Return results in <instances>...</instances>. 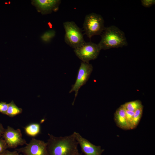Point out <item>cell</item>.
Returning <instances> with one entry per match:
<instances>
[{
    "mask_svg": "<svg viewBox=\"0 0 155 155\" xmlns=\"http://www.w3.org/2000/svg\"><path fill=\"white\" fill-rule=\"evenodd\" d=\"M48 135L49 138L46 143L49 155H75L78 152V144L73 133L64 137Z\"/></svg>",
    "mask_w": 155,
    "mask_h": 155,
    "instance_id": "1",
    "label": "cell"
},
{
    "mask_svg": "<svg viewBox=\"0 0 155 155\" xmlns=\"http://www.w3.org/2000/svg\"><path fill=\"white\" fill-rule=\"evenodd\" d=\"M100 35L98 44L101 50L122 47L128 44L124 32L115 26L105 27Z\"/></svg>",
    "mask_w": 155,
    "mask_h": 155,
    "instance_id": "2",
    "label": "cell"
},
{
    "mask_svg": "<svg viewBox=\"0 0 155 155\" xmlns=\"http://www.w3.org/2000/svg\"><path fill=\"white\" fill-rule=\"evenodd\" d=\"M104 21L100 15L92 13L86 15L83 24L85 34L90 39L93 36L101 35L104 29Z\"/></svg>",
    "mask_w": 155,
    "mask_h": 155,
    "instance_id": "3",
    "label": "cell"
},
{
    "mask_svg": "<svg viewBox=\"0 0 155 155\" xmlns=\"http://www.w3.org/2000/svg\"><path fill=\"white\" fill-rule=\"evenodd\" d=\"M63 25L65 32L64 40L68 45L74 49L85 42L81 29L74 22H65Z\"/></svg>",
    "mask_w": 155,
    "mask_h": 155,
    "instance_id": "4",
    "label": "cell"
},
{
    "mask_svg": "<svg viewBox=\"0 0 155 155\" xmlns=\"http://www.w3.org/2000/svg\"><path fill=\"white\" fill-rule=\"evenodd\" d=\"M101 49L98 44L92 42H85L74 49L77 56L84 62L89 63L98 57Z\"/></svg>",
    "mask_w": 155,
    "mask_h": 155,
    "instance_id": "5",
    "label": "cell"
},
{
    "mask_svg": "<svg viewBox=\"0 0 155 155\" xmlns=\"http://www.w3.org/2000/svg\"><path fill=\"white\" fill-rule=\"evenodd\" d=\"M93 70L92 65L89 63L82 62L78 70L75 83L72 85L69 93L75 92V99L77 96L80 88L86 84L89 79Z\"/></svg>",
    "mask_w": 155,
    "mask_h": 155,
    "instance_id": "6",
    "label": "cell"
},
{
    "mask_svg": "<svg viewBox=\"0 0 155 155\" xmlns=\"http://www.w3.org/2000/svg\"><path fill=\"white\" fill-rule=\"evenodd\" d=\"M24 147L16 149L18 153L26 155H49L46 142L33 138L28 144Z\"/></svg>",
    "mask_w": 155,
    "mask_h": 155,
    "instance_id": "7",
    "label": "cell"
},
{
    "mask_svg": "<svg viewBox=\"0 0 155 155\" xmlns=\"http://www.w3.org/2000/svg\"><path fill=\"white\" fill-rule=\"evenodd\" d=\"M2 137L9 148H14L18 146L27 144L22 137L20 129H15L9 126L5 129Z\"/></svg>",
    "mask_w": 155,
    "mask_h": 155,
    "instance_id": "8",
    "label": "cell"
},
{
    "mask_svg": "<svg viewBox=\"0 0 155 155\" xmlns=\"http://www.w3.org/2000/svg\"><path fill=\"white\" fill-rule=\"evenodd\" d=\"M73 133L82 152L85 155H102L104 150L102 149L100 146L93 144L78 133L74 132Z\"/></svg>",
    "mask_w": 155,
    "mask_h": 155,
    "instance_id": "9",
    "label": "cell"
},
{
    "mask_svg": "<svg viewBox=\"0 0 155 155\" xmlns=\"http://www.w3.org/2000/svg\"><path fill=\"white\" fill-rule=\"evenodd\" d=\"M61 2L59 0H35L32 1V3L38 12L44 15L56 11Z\"/></svg>",
    "mask_w": 155,
    "mask_h": 155,
    "instance_id": "10",
    "label": "cell"
},
{
    "mask_svg": "<svg viewBox=\"0 0 155 155\" xmlns=\"http://www.w3.org/2000/svg\"><path fill=\"white\" fill-rule=\"evenodd\" d=\"M126 111L123 105H121L116 111L114 119L118 126L122 129L127 130L129 129L127 122Z\"/></svg>",
    "mask_w": 155,
    "mask_h": 155,
    "instance_id": "11",
    "label": "cell"
},
{
    "mask_svg": "<svg viewBox=\"0 0 155 155\" xmlns=\"http://www.w3.org/2000/svg\"><path fill=\"white\" fill-rule=\"evenodd\" d=\"M24 130L28 135L34 137L38 135L40 131V126L38 123H31L26 126Z\"/></svg>",
    "mask_w": 155,
    "mask_h": 155,
    "instance_id": "12",
    "label": "cell"
},
{
    "mask_svg": "<svg viewBox=\"0 0 155 155\" xmlns=\"http://www.w3.org/2000/svg\"><path fill=\"white\" fill-rule=\"evenodd\" d=\"M22 112V108L18 107L14 103L13 100L8 104V107L6 115L10 117H13L21 114Z\"/></svg>",
    "mask_w": 155,
    "mask_h": 155,
    "instance_id": "13",
    "label": "cell"
},
{
    "mask_svg": "<svg viewBox=\"0 0 155 155\" xmlns=\"http://www.w3.org/2000/svg\"><path fill=\"white\" fill-rule=\"evenodd\" d=\"M123 105L126 110L132 112L143 108L141 102L139 100L128 102Z\"/></svg>",
    "mask_w": 155,
    "mask_h": 155,
    "instance_id": "14",
    "label": "cell"
},
{
    "mask_svg": "<svg viewBox=\"0 0 155 155\" xmlns=\"http://www.w3.org/2000/svg\"><path fill=\"white\" fill-rule=\"evenodd\" d=\"M143 108L139 109L134 112L133 116L132 129L135 128L139 123L142 117Z\"/></svg>",
    "mask_w": 155,
    "mask_h": 155,
    "instance_id": "15",
    "label": "cell"
},
{
    "mask_svg": "<svg viewBox=\"0 0 155 155\" xmlns=\"http://www.w3.org/2000/svg\"><path fill=\"white\" fill-rule=\"evenodd\" d=\"M55 32L53 30H50L44 33L41 36L42 40L45 42H49L55 35Z\"/></svg>",
    "mask_w": 155,
    "mask_h": 155,
    "instance_id": "16",
    "label": "cell"
},
{
    "mask_svg": "<svg viewBox=\"0 0 155 155\" xmlns=\"http://www.w3.org/2000/svg\"><path fill=\"white\" fill-rule=\"evenodd\" d=\"M134 112L126 111V117L127 124L129 129H132V123Z\"/></svg>",
    "mask_w": 155,
    "mask_h": 155,
    "instance_id": "17",
    "label": "cell"
},
{
    "mask_svg": "<svg viewBox=\"0 0 155 155\" xmlns=\"http://www.w3.org/2000/svg\"><path fill=\"white\" fill-rule=\"evenodd\" d=\"M7 146L2 137H0V155H3L8 148Z\"/></svg>",
    "mask_w": 155,
    "mask_h": 155,
    "instance_id": "18",
    "label": "cell"
},
{
    "mask_svg": "<svg viewBox=\"0 0 155 155\" xmlns=\"http://www.w3.org/2000/svg\"><path fill=\"white\" fill-rule=\"evenodd\" d=\"M8 107V104L6 102H0V113L6 115Z\"/></svg>",
    "mask_w": 155,
    "mask_h": 155,
    "instance_id": "19",
    "label": "cell"
},
{
    "mask_svg": "<svg viewBox=\"0 0 155 155\" xmlns=\"http://www.w3.org/2000/svg\"><path fill=\"white\" fill-rule=\"evenodd\" d=\"M141 1L142 5L145 7H149L155 4V0H142Z\"/></svg>",
    "mask_w": 155,
    "mask_h": 155,
    "instance_id": "20",
    "label": "cell"
},
{
    "mask_svg": "<svg viewBox=\"0 0 155 155\" xmlns=\"http://www.w3.org/2000/svg\"><path fill=\"white\" fill-rule=\"evenodd\" d=\"M3 155H19V154L16 150L13 151H10L7 150Z\"/></svg>",
    "mask_w": 155,
    "mask_h": 155,
    "instance_id": "21",
    "label": "cell"
},
{
    "mask_svg": "<svg viewBox=\"0 0 155 155\" xmlns=\"http://www.w3.org/2000/svg\"><path fill=\"white\" fill-rule=\"evenodd\" d=\"M5 129L2 125L0 122V137H2Z\"/></svg>",
    "mask_w": 155,
    "mask_h": 155,
    "instance_id": "22",
    "label": "cell"
},
{
    "mask_svg": "<svg viewBox=\"0 0 155 155\" xmlns=\"http://www.w3.org/2000/svg\"><path fill=\"white\" fill-rule=\"evenodd\" d=\"M75 155H81V154L79 152H78Z\"/></svg>",
    "mask_w": 155,
    "mask_h": 155,
    "instance_id": "23",
    "label": "cell"
},
{
    "mask_svg": "<svg viewBox=\"0 0 155 155\" xmlns=\"http://www.w3.org/2000/svg\"><path fill=\"white\" fill-rule=\"evenodd\" d=\"M19 155H26L25 154H19Z\"/></svg>",
    "mask_w": 155,
    "mask_h": 155,
    "instance_id": "24",
    "label": "cell"
}]
</instances>
